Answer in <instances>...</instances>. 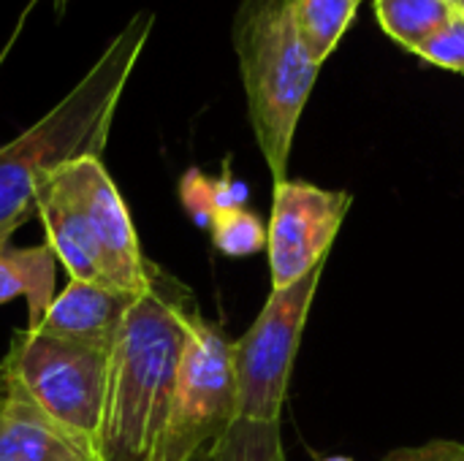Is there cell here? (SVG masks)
<instances>
[{
  "mask_svg": "<svg viewBox=\"0 0 464 461\" xmlns=\"http://www.w3.org/2000/svg\"><path fill=\"white\" fill-rule=\"evenodd\" d=\"M193 293L158 264L117 331L101 432V461H155L169 421Z\"/></svg>",
  "mask_w": 464,
  "mask_h": 461,
  "instance_id": "6da1fadb",
  "label": "cell"
},
{
  "mask_svg": "<svg viewBox=\"0 0 464 461\" xmlns=\"http://www.w3.org/2000/svg\"><path fill=\"white\" fill-rule=\"evenodd\" d=\"M152 27V11L133 14L71 92L0 147V236H14L35 215V193L54 171L79 158L103 155L114 111Z\"/></svg>",
  "mask_w": 464,
  "mask_h": 461,
  "instance_id": "7a4b0ae2",
  "label": "cell"
},
{
  "mask_svg": "<svg viewBox=\"0 0 464 461\" xmlns=\"http://www.w3.org/2000/svg\"><path fill=\"white\" fill-rule=\"evenodd\" d=\"M231 33L258 149L275 182L288 179L296 125L321 68L302 41L296 0H242Z\"/></svg>",
  "mask_w": 464,
  "mask_h": 461,
  "instance_id": "3957f363",
  "label": "cell"
},
{
  "mask_svg": "<svg viewBox=\"0 0 464 461\" xmlns=\"http://www.w3.org/2000/svg\"><path fill=\"white\" fill-rule=\"evenodd\" d=\"M109 361L111 351L22 329L0 359V386L16 391L101 461Z\"/></svg>",
  "mask_w": 464,
  "mask_h": 461,
  "instance_id": "277c9868",
  "label": "cell"
},
{
  "mask_svg": "<svg viewBox=\"0 0 464 461\" xmlns=\"http://www.w3.org/2000/svg\"><path fill=\"white\" fill-rule=\"evenodd\" d=\"M237 418L234 342L201 312L190 318L166 432L155 461H190L212 451Z\"/></svg>",
  "mask_w": 464,
  "mask_h": 461,
  "instance_id": "5b68a950",
  "label": "cell"
},
{
  "mask_svg": "<svg viewBox=\"0 0 464 461\" xmlns=\"http://www.w3.org/2000/svg\"><path fill=\"white\" fill-rule=\"evenodd\" d=\"M326 264L288 288H272L256 323L234 342L237 418L280 421L296 351Z\"/></svg>",
  "mask_w": 464,
  "mask_h": 461,
  "instance_id": "8992f818",
  "label": "cell"
},
{
  "mask_svg": "<svg viewBox=\"0 0 464 461\" xmlns=\"http://www.w3.org/2000/svg\"><path fill=\"white\" fill-rule=\"evenodd\" d=\"M52 187L79 217L101 264L106 288L139 296L150 288L152 261L144 258L130 212L101 158H79L49 177Z\"/></svg>",
  "mask_w": 464,
  "mask_h": 461,
  "instance_id": "52a82bcc",
  "label": "cell"
},
{
  "mask_svg": "<svg viewBox=\"0 0 464 461\" xmlns=\"http://www.w3.org/2000/svg\"><path fill=\"white\" fill-rule=\"evenodd\" d=\"M351 206L348 190H326L291 177L275 182L266 242L272 288H288L329 261Z\"/></svg>",
  "mask_w": 464,
  "mask_h": 461,
  "instance_id": "ba28073f",
  "label": "cell"
},
{
  "mask_svg": "<svg viewBox=\"0 0 464 461\" xmlns=\"http://www.w3.org/2000/svg\"><path fill=\"white\" fill-rule=\"evenodd\" d=\"M133 299L136 296H128L111 288L71 280L63 288V293L54 296L46 315L33 329L57 340L76 342V345L111 351L117 331L122 326V318Z\"/></svg>",
  "mask_w": 464,
  "mask_h": 461,
  "instance_id": "9c48e42d",
  "label": "cell"
},
{
  "mask_svg": "<svg viewBox=\"0 0 464 461\" xmlns=\"http://www.w3.org/2000/svg\"><path fill=\"white\" fill-rule=\"evenodd\" d=\"M0 461H98L16 391L0 386Z\"/></svg>",
  "mask_w": 464,
  "mask_h": 461,
  "instance_id": "30bf717a",
  "label": "cell"
},
{
  "mask_svg": "<svg viewBox=\"0 0 464 461\" xmlns=\"http://www.w3.org/2000/svg\"><path fill=\"white\" fill-rule=\"evenodd\" d=\"M57 258L46 242L33 247H14L11 236H0V307L11 299L27 302V329L38 326L54 302Z\"/></svg>",
  "mask_w": 464,
  "mask_h": 461,
  "instance_id": "8fae6325",
  "label": "cell"
},
{
  "mask_svg": "<svg viewBox=\"0 0 464 461\" xmlns=\"http://www.w3.org/2000/svg\"><path fill=\"white\" fill-rule=\"evenodd\" d=\"M457 11L446 0H375L381 27L413 54L443 30Z\"/></svg>",
  "mask_w": 464,
  "mask_h": 461,
  "instance_id": "7c38bea8",
  "label": "cell"
},
{
  "mask_svg": "<svg viewBox=\"0 0 464 461\" xmlns=\"http://www.w3.org/2000/svg\"><path fill=\"white\" fill-rule=\"evenodd\" d=\"M359 3L362 0H296V24L318 65L332 57L343 41L359 11Z\"/></svg>",
  "mask_w": 464,
  "mask_h": 461,
  "instance_id": "4fadbf2b",
  "label": "cell"
},
{
  "mask_svg": "<svg viewBox=\"0 0 464 461\" xmlns=\"http://www.w3.org/2000/svg\"><path fill=\"white\" fill-rule=\"evenodd\" d=\"M212 461H285L280 421L234 418L215 443Z\"/></svg>",
  "mask_w": 464,
  "mask_h": 461,
  "instance_id": "5bb4252c",
  "label": "cell"
},
{
  "mask_svg": "<svg viewBox=\"0 0 464 461\" xmlns=\"http://www.w3.org/2000/svg\"><path fill=\"white\" fill-rule=\"evenodd\" d=\"M209 234H212L215 250L228 255V258L256 255V253L266 250V242H269V228L247 206L215 215V220L209 226Z\"/></svg>",
  "mask_w": 464,
  "mask_h": 461,
  "instance_id": "9a60e30c",
  "label": "cell"
},
{
  "mask_svg": "<svg viewBox=\"0 0 464 461\" xmlns=\"http://www.w3.org/2000/svg\"><path fill=\"white\" fill-rule=\"evenodd\" d=\"M179 201L182 209L190 215V220L201 228H209L215 215H218V204H215V177L204 174L201 168H188L179 179Z\"/></svg>",
  "mask_w": 464,
  "mask_h": 461,
  "instance_id": "2e32d148",
  "label": "cell"
},
{
  "mask_svg": "<svg viewBox=\"0 0 464 461\" xmlns=\"http://www.w3.org/2000/svg\"><path fill=\"white\" fill-rule=\"evenodd\" d=\"M416 54L432 65L464 73V14L457 11L451 22L443 30H438Z\"/></svg>",
  "mask_w": 464,
  "mask_h": 461,
  "instance_id": "e0dca14e",
  "label": "cell"
},
{
  "mask_svg": "<svg viewBox=\"0 0 464 461\" xmlns=\"http://www.w3.org/2000/svg\"><path fill=\"white\" fill-rule=\"evenodd\" d=\"M383 461H464V443L457 440H430L424 446L397 448Z\"/></svg>",
  "mask_w": 464,
  "mask_h": 461,
  "instance_id": "ac0fdd59",
  "label": "cell"
},
{
  "mask_svg": "<svg viewBox=\"0 0 464 461\" xmlns=\"http://www.w3.org/2000/svg\"><path fill=\"white\" fill-rule=\"evenodd\" d=\"M190 461H212V451H204V454H198V456H193Z\"/></svg>",
  "mask_w": 464,
  "mask_h": 461,
  "instance_id": "d6986e66",
  "label": "cell"
},
{
  "mask_svg": "<svg viewBox=\"0 0 464 461\" xmlns=\"http://www.w3.org/2000/svg\"><path fill=\"white\" fill-rule=\"evenodd\" d=\"M321 461H356V459H351V456H340V454H337V456H326V459H321Z\"/></svg>",
  "mask_w": 464,
  "mask_h": 461,
  "instance_id": "ffe728a7",
  "label": "cell"
},
{
  "mask_svg": "<svg viewBox=\"0 0 464 461\" xmlns=\"http://www.w3.org/2000/svg\"><path fill=\"white\" fill-rule=\"evenodd\" d=\"M446 3H449V5H451L454 11H459V5H462V0H446Z\"/></svg>",
  "mask_w": 464,
  "mask_h": 461,
  "instance_id": "44dd1931",
  "label": "cell"
},
{
  "mask_svg": "<svg viewBox=\"0 0 464 461\" xmlns=\"http://www.w3.org/2000/svg\"><path fill=\"white\" fill-rule=\"evenodd\" d=\"M54 5H57V11H63L65 8V0H54Z\"/></svg>",
  "mask_w": 464,
  "mask_h": 461,
  "instance_id": "7402d4cb",
  "label": "cell"
},
{
  "mask_svg": "<svg viewBox=\"0 0 464 461\" xmlns=\"http://www.w3.org/2000/svg\"><path fill=\"white\" fill-rule=\"evenodd\" d=\"M459 14H464V0H462V5H459Z\"/></svg>",
  "mask_w": 464,
  "mask_h": 461,
  "instance_id": "603a6c76",
  "label": "cell"
}]
</instances>
